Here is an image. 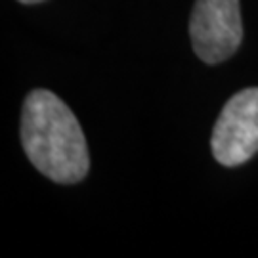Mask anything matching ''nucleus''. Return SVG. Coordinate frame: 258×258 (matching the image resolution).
Instances as JSON below:
<instances>
[{
    "label": "nucleus",
    "instance_id": "7ed1b4c3",
    "mask_svg": "<svg viewBox=\"0 0 258 258\" xmlns=\"http://www.w3.org/2000/svg\"><path fill=\"white\" fill-rule=\"evenodd\" d=\"M214 159L224 166L247 163L258 151V88H245L228 100L211 138Z\"/></svg>",
    "mask_w": 258,
    "mask_h": 258
},
{
    "label": "nucleus",
    "instance_id": "f257e3e1",
    "mask_svg": "<svg viewBox=\"0 0 258 258\" xmlns=\"http://www.w3.org/2000/svg\"><path fill=\"white\" fill-rule=\"evenodd\" d=\"M21 144L38 172L57 184H77L88 174L86 138L73 111L55 94L33 90L21 109Z\"/></svg>",
    "mask_w": 258,
    "mask_h": 258
},
{
    "label": "nucleus",
    "instance_id": "f03ea898",
    "mask_svg": "<svg viewBox=\"0 0 258 258\" xmlns=\"http://www.w3.org/2000/svg\"><path fill=\"white\" fill-rule=\"evenodd\" d=\"M189 35L201 61L209 65L226 61L243 40L239 0H195Z\"/></svg>",
    "mask_w": 258,
    "mask_h": 258
},
{
    "label": "nucleus",
    "instance_id": "20e7f679",
    "mask_svg": "<svg viewBox=\"0 0 258 258\" xmlns=\"http://www.w3.org/2000/svg\"><path fill=\"white\" fill-rule=\"evenodd\" d=\"M23 4H38V2H44V0H19Z\"/></svg>",
    "mask_w": 258,
    "mask_h": 258
}]
</instances>
